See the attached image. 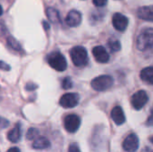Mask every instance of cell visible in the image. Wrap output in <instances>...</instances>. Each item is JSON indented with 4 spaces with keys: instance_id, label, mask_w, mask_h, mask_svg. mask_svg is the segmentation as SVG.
Returning a JSON list of instances; mask_svg holds the SVG:
<instances>
[{
    "instance_id": "obj_11",
    "label": "cell",
    "mask_w": 153,
    "mask_h": 152,
    "mask_svg": "<svg viewBox=\"0 0 153 152\" xmlns=\"http://www.w3.org/2000/svg\"><path fill=\"white\" fill-rule=\"evenodd\" d=\"M65 22L70 27H77L82 22V14L76 10H72L68 13L65 18Z\"/></svg>"
},
{
    "instance_id": "obj_28",
    "label": "cell",
    "mask_w": 153,
    "mask_h": 152,
    "mask_svg": "<svg viewBox=\"0 0 153 152\" xmlns=\"http://www.w3.org/2000/svg\"><path fill=\"white\" fill-rule=\"evenodd\" d=\"M7 152H21L20 151V150L18 149V148H11V149H9L8 151H7Z\"/></svg>"
},
{
    "instance_id": "obj_12",
    "label": "cell",
    "mask_w": 153,
    "mask_h": 152,
    "mask_svg": "<svg viewBox=\"0 0 153 152\" xmlns=\"http://www.w3.org/2000/svg\"><path fill=\"white\" fill-rule=\"evenodd\" d=\"M111 117L113 121L115 122V124L117 125H121L126 122V116H125L124 110L119 106H117L112 109Z\"/></svg>"
},
{
    "instance_id": "obj_18",
    "label": "cell",
    "mask_w": 153,
    "mask_h": 152,
    "mask_svg": "<svg viewBox=\"0 0 153 152\" xmlns=\"http://www.w3.org/2000/svg\"><path fill=\"white\" fill-rule=\"evenodd\" d=\"M108 44V47H109L110 50L113 51V52H117V51H119L121 49V43L116 38L109 39Z\"/></svg>"
},
{
    "instance_id": "obj_16",
    "label": "cell",
    "mask_w": 153,
    "mask_h": 152,
    "mask_svg": "<svg viewBox=\"0 0 153 152\" xmlns=\"http://www.w3.org/2000/svg\"><path fill=\"white\" fill-rule=\"evenodd\" d=\"M141 78L143 81L153 85V66H149L142 70Z\"/></svg>"
},
{
    "instance_id": "obj_6",
    "label": "cell",
    "mask_w": 153,
    "mask_h": 152,
    "mask_svg": "<svg viewBox=\"0 0 153 152\" xmlns=\"http://www.w3.org/2000/svg\"><path fill=\"white\" fill-rule=\"evenodd\" d=\"M64 125H65V130L68 133H75L80 128V125H81V118L78 116L74 115V114L68 115L65 118Z\"/></svg>"
},
{
    "instance_id": "obj_30",
    "label": "cell",
    "mask_w": 153,
    "mask_h": 152,
    "mask_svg": "<svg viewBox=\"0 0 153 152\" xmlns=\"http://www.w3.org/2000/svg\"><path fill=\"white\" fill-rule=\"evenodd\" d=\"M151 142H152V143L153 144V136L152 137V138H151Z\"/></svg>"
},
{
    "instance_id": "obj_25",
    "label": "cell",
    "mask_w": 153,
    "mask_h": 152,
    "mask_svg": "<svg viewBox=\"0 0 153 152\" xmlns=\"http://www.w3.org/2000/svg\"><path fill=\"white\" fill-rule=\"evenodd\" d=\"M37 88V85L36 84H33V83H28L26 84V90H33Z\"/></svg>"
},
{
    "instance_id": "obj_21",
    "label": "cell",
    "mask_w": 153,
    "mask_h": 152,
    "mask_svg": "<svg viewBox=\"0 0 153 152\" xmlns=\"http://www.w3.org/2000/svg\"><path fill=\"white\" fill-rule=\"evenodd\" d=\"M62 87L65 90H69L73 87V81L70 77H65L64 78L62 82Z\"/></svg>"
},
{
    "instance_id": "obj_24",
    "label": "cell",
    "mask_w": 153,
    "mask_h": 152,
    "mask_svg": "<svg viewBox=\"0 0 153 152\" xmlns=\"http://www.w3.org/2000/svg\"><path fill=\"white\" fill-rule=\"evenodd\" d=\"M146 125L147 126H153V107L152 108L150 116L148 117V119L146 121Z\"/></svg>"
},
{
    "instance_id": "obj_1",
    "label": "cell",
    "mask_w": 153,
    "mask_h": 152,
    "mask_svg": "<svg viewBox=\"0 0 153 152\" xmlns=\"http://www.w3.org/2000/svg\"><path fill=\"white\" fill-rule=\"evenodd\" d=\"M136 46L141 51L153 50V29H145L141 32L137 39Z\"/></svg>"
},
{
    "instance_id": "obj_3",
    "label": "cell",
    "mask_w": 153,
    "mask_h": 152,
    "mask_svg": "<svg viewBox=\"0 0 153 152\" xmlns=\"http://www.w3.org/2000/svg\"><path fill=\"white\" fill-rule=\"evenodd\" d=\"M48 65L58 72H63L67 68V62L60 52H53L48 56Z\"/></svg>"
},
{
    "instance_id": "obj_5",
    "label": "cell",
    "mask_w": 153,
    "mask_h": 152,
    "mask_svg": "<svg viewBox=\"0 0 153 152\" xmlns=\"http://www.w3.org/2000/svg\"><path fill=\"white\" fill-rule=\"evenodd\" d=\"M149 100V97L146 93V91L144 90H139L137 92H135L132 98H131V104L134 107V109L136 110H140L142 109L146 103Z\"/></svg>"
},
{
    "instance_id": "obj_15",
    "label": "cell",
    "mask_w": 153,
    "mask_h": 152,
    "mask_svg": "<svg viewBox=\"0 0 153 152\" xmlns=\"http://www.w3.org/2000/svg\"><path fill=\"white\" fill-rule=\"evenodd\" d=\"M49 146H50V142L46 137H42V136L36 138L32 142V147L33 149L36 150H45L48 149Z\"/></svg>"
},
{
    "instance_id": "obj_26",
    "label": "cell",
    "mask_w": 153,
    "mask_h": 152,
    "mask_svg": "<svg viewBox=\"0 0 153 152\" xmlns=\"http://www.w3.org/2000/svg\"><path fill=\"white\" fill-rule=\"evenodd\" d=\"M1 67H2V69H5V70H9L10 69V67L8 66V65H5L4 62H1Z\"/></svg>"
},
{
    "instance_id": "obj_23",
    "label": "cell",
    "mask_w": 153,
    "mask_h": 152,
    "mask_svg": "<svg viewBox=\"0 0 153 152\" xmlns=\"http://www.w3.org/2000/svg\"><path fill=\"white\" fill-rule=\"evenodd\" d=\"M107 3H108V0H93V4L99 7H102V6L106 5Z\"/></svg>"
},
{
    "instance_id": "obj_19",
    "label": "cell",
    "mask_w": 153,
    "mask_h": 152,
    "mask_svg": "<svg viewBox=\"0 0 153 152\" xmlns=\"http://www.w3.org/2000/svg\"><path fill=\"white\" fill-rule=\"evenodd\" d=\"M7 44H8V46H9L12 49H13L14 51H19V52L22 51V47H21L20 44L17 42V40L14 39L13 38L8 37V38H7Z\"/></svg>"
},
{
    "instance_id": "obj_29",
    "label": "cell",
    "mask_w": 153,
    "mask_h": 152,
    "mask_svg": "<svg viewBox=\"0 0 153 152\" xmlns=\"http://www.w3.org/2000/svg\"><path fill=\"white\" fill-rule=\"evenodd\" d=\"M43 24H44V26H45V28H46V29L48 30V24L46 23V22H43Z\"/></svg>"
},
{
    "instance_id": "obj_7",
    "label": "cell",
    "mask_w": 153,
    "mask_h": 152,
    "mask_svg": "<svg viewBox=\"0 0 153 152\" xmlns=\"http://www.w3.org/2000/svg\"><path fill=\"white\" fill-rule=\"evenodd\" d=\"M80 97L77 93H66L59 100V104L64 108H72L78 105Z\"/></svg>"
},
{
    "instance_id": "obj_27",
    "label": "cell",
    "mask_w": 153,
    "mask_h": 152,
    "mask_svg": "<svg viewBox=\"0 0 153 152\" xmlns=\"http://www.w3.org/2000/svg\"><path fill=\"white\" fill-rule=\"evenodd\" d=\"M5 125H8V121H6L4 118H2V128H4Z\"/></svg>"
},
{
    "instance_id": "obj_8",
    "label": "cell",
    "mask_w": 153,
    "mask_h": 152,
    "mask_svg": "<svg viewBox=\"0 0 153 152\" xmlns=\"http://www.w3.org/2000/svg\"><path fill=\"white\" fill-rule=\"evenodd\" d=\"M139 148V138L135 133L129 134L123 142V149L126 152H136Z\"/></svg>"
},
{
    "instance_id": "obj_9",
    "label": "cell",
    "mask_w": 153,
    "mask_h": 152,
    "mask_svg": "<svg viewBox=\"0 0 153 152\" xmlns=\"http://www.w3.org/2000/svg\"><path fill=\"white\" fill-rule=\"evenodd\" d=\"M112 22H113V26L116 30H117L118 31H125L128 26V18L120 13H116L113 15L112 18Z\"/></svg>"
},
{
    "instance_id": "obj_22",
    "label": "cell",
    "mask_w": 153,
    "mask_h": 152,
    "mask_svg": "<svg viewBox=\"0 0 153 152\" xmlns=\"http://www.w3.org/2000/svg\"><path fill=\"white\" fill-rule=\"evenodd\" d=\"M68 152H81V150H80V148H79L77 143H72L69 146Z\"/></svg>"
},
{
    "instance_id": "obj_10",
    "label": "cell",
    "mask_w": 153,
    "mask_h": 152,
    "mask_svg": "<svg viewBox=\"0 0 153 152\" xmlns=\"http://www.w3.org/2000/svg\"><path fill=\"white\" fill-rule=\"evenodd\" d=\"M92 55L94 56L95 59L101 64L108 63L109 61V55L106 48L102 46H97L92 48Z\"/></svg>"
},
{
    "instance_id": "obj_13",
    "label": "cell",
    "mask_w": 153,
    "mask_h": 152,
    "mask_svg": "<svg viewBox=\"0 0 153 152\" xmlns=\"http://www.w3.org/2000/svg\"><path fill=\"white\" fill-rule=\"evenodd\" d=\"M137 15L140 19L153 22V5L140 7L137 11Z\"/></svg>"
},
{
    "instance_id": "obj_4",
    "label": "cell",
    "mask_w": 153,
    "mask_h": 152,
    "mask_svg": "<svg viewBox=\"0 0 153 152\" xmlns=\"http://www.w3.org/2000/svg\"><path fill=\"white\" fill-rule=\"evenodd\" d=\"M114 80L109 75H100L91 81V87L97 91H104L112 87Z\"/></svg>"
},
{
    "instance_id": "obj_2",
    "label": "cell",
    "mask_w": 153,
    "mask_h": 152,
    "mask_svg": "<svg viewBox=\"0 0 153 152\" xmlns=\"http://www.w3.org/2000/svg\"><path fill=\"white\" fill-rule=\"evenodd\" d=\"M70 56L74 65L77 67H82L88 64V53L85 47L77 46L70 50Z\"/></svg>"
},
{
    "instance_id": "obj_14",
    "label": "cell",
    "mask_w": 153,
    "mask_h": 152,
    "mask_svg": "<svg viewBox=\"0 0 153 152\" xmlns=\"http://www.w3.org/2000/svg\"><path fill=\"white\" fill-rule=\"evenodd\" d=\"M21 136H22V129L20 124H17L7 133V139L11 142H18L21 139Z\"/></svg>"
},
{
    "instance_id": "obj_20",
    "label": "cell",
    "mask_w": 153,
    "mask_h": 152,
    "mask_svg": "<svg viewBox=\"0 0 153 152\" xmlns=\"http://www.w3.org/2000/svg\"><path fill=\"white\" fill-rule=\"evenodd\" d=\"M39 136V130L36 128H30L26 133V139L29 141H34Z\"/></svg>"
},
{
    "instance_id": "obj_17",
    "label": "cell",
    "mask_w": 153,
    "mask_h": 152,
    "mask_svg": "<svg viewBox=\"0 0 153 152\" xmlns=\"http://www.w3.org/2000/svg\"><path fill=\"white\" fill-rule=\"evenodd\" d=\"M47 15H48V18L49 19L50 22H52L53 23H59L61 22L60 20V15H59V13L54 9V8H48L47 11Z\"/></svg>"
}]
</instances>
